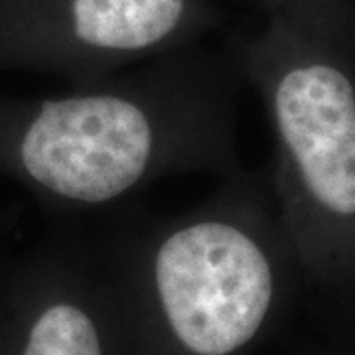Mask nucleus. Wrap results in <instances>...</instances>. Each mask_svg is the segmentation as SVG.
I'll return each instance as SVG.
<instances>
[{
    "mask_svg": "<svg viewBox=\"0 0 355 355\" xmlns=\"http://www.w3.org/2000/svg\"><path fill=\"white\" fill-rule=\"evenodd\" d=\"M119 227L164 328L190 355H231L254 340L275 306L282 257L294 254L268 166L219 180L182 214H119Z\"/></svg>",
    "mask_w": 355,
    "mask_h": 355,
    "instance_id": "obj_1",
    "label": "nucleus"
},
{
    "mask_svg": "<svg viewBox=\"0 0 355 355\" xmlns=\"http://www.w3.org/2000/svg\"><path fill=\"white\" fill-rule=\"evenodd\" d=\"M233 53L272 128L266 166L294 257L355 270V55L282 20Z\"/></svg>",
    "mask_w": 355,
    "mask_h": 355,
    "instance_id": "obj_2",
    "label": "nucleus"
},
{
    "mask_svg": "<svg viewBox=\"0 0 355 355\" xmlns=\"http://www.w3.org/2000/svg\"><path fill=\"white\" fill-rule=\"evenodd\" d=\"M200 16L191 0H65L44 58L76 85L191 48Z\"/></svg>",
    "mask_w": 355,
    "mask_h": 355,
    "instance_id": "obj_3",
    "label": "nucleus"
},
{
    "mask_svg": "<svg viewBox=\"0 0 355 355\" xmlns=\"http://www.w3.org/2000/svg\"><path fill=\"white\" fill-rule=\"evenodd\" d=\"M22 355H103L101 324L87 306L53 302L34 320Z\"/></svg>",
    "mask_w": 355,
    "mask_h": 355,
    "instance_id": "obj_4",
    "label": "nucleus"
}]
</instances>
